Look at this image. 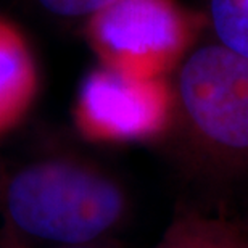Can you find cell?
<instances>
[{"mask_svg": "<svg viewBox=\"0 0 248 248\" xmlns=\"http://www.w3.org/2000/svg\"><path fill=\"white\" fill-rule=\"evenodd\" d=\"M129 210L116 176L79 156L31 160L0 184L3 234L13 248L103 245L124 226Z\"/></svg>", "mask_w": 248, "mask_h": 248, "instance_id": "obj_1", "label": "cell"}, {"mask_svg": "<svg viewBox=\"0 0 248 248\" xmlns=\"http://www.w3.org/2000/svg\"><path fill=\"white\" fill-rule=\"evenodd\" d=\"M171 132L198 165L248 170V57L215 39L193 44L170 76Z\"/></svg>", "mask_w": 248, "mask_h": 248, "instance_id": "obj_2", "label": "cell"}, {"mask_svg": "<svg viewBox=\"0 0 248 248\" xmlns=\"http://www.w3.org/2000/svg\"><path fill=\"white\" fill-rule=\"evenodd\" d=\"M84 26L98 63L140 78H170L197 29L177 0H110Z\"/></svg>", "mask_w": 248, "mask_h": 248, "instance_id": "obj_3", "label": "cell"}, {"mask_svg": "<svg viewBox=\"0 0 248 248\" xmlns=\"http://www.w3.org/2000/svg\"><path fill=\"white\" fill-rule=\"evenodd\" d=\"M170 78H140L98 63L79 84L73 107L78 132L100 143L156 140L171 132Z\"/></svg>", "mask_w": 248, "mask_h": 248, "instance_id": "obj_4", "label": "cell"}, {"mask_svg": "<svg viewBox=\"0 0 248 248\" xmlns=\"http://www.w3.org/2000/svg\"><path fill=\"white\" fill-rule=\"evenodd\" d=\"M39 64L23 29L0 15V137L21 123L39 93Z\"/></svg>", "mask_w": 248, "mask_h": 248, "instance_id": "obj_5", "label": "cell"}, {"mask_svg": "<svg viewBox=\"0 0 248 248\" xmlns=\"http://www.w3.org/2000/svg\"><path fill=\"white\" fill-rule=\"evenodd\" d=\"M155 248H248V234L231 221L188 211L171 222Z\"/></svg>", "mask_w": 248, "mask_h": 248, "instance_id": "obj_6", "label": "cell"}, {"mask_svg": "<svg viewBox=\"0 0 248 248\" xmlns=\"http://www.w3.org/2000/svg\"><path fill=\"white\" fill-rule=\"evenodd\" d=\"M202 13L215 41L248 57V0H202Z\"/></svg>", "mask_w": 248, "mask_h": 248, "instance_id": "obj_7", "label": "cell"}, {"mask_svg": "<svg viewBox=\"0 0 248 248\" xmlns=\"http://www.w3.org/2000/svg\"><path fill=\"white\" fill-rule=\"evenodd\" d=\"M37 10L60 21H86L110 0H29Z\"/></svg>", "mask_w": 248, "mask_h": 248, "instance_id": "obj_8", "label": "cell"}, {"mask_svg": "<svg viewBox=\"0 0 248 248\" xmlns=\"http://www.w3.org/2000/svg\"><path fill=\"white\" fill-rule=\"evenodd\" d=\"M0 248H13V245L8 242L7 235L3 234V231H0Z\"/></svg>", "mask_w": 248, "mask_h": 248, "instance_id": "obj_9", "label": "cell"}, {"mask_svg": "<svg viewBox=\"0 0 248 248\" xmlns=\"http://www.w3.org/2000/svg\"><path fill=\"white\" fill-rule=\"evenodd\" d=\"M69 248H105L103 245H87V247H69Z\"/></svg>", "mask_w": 248, "mask_h": 248, "instance_id": "obj_10", "label": "cell"}]
</instances>
